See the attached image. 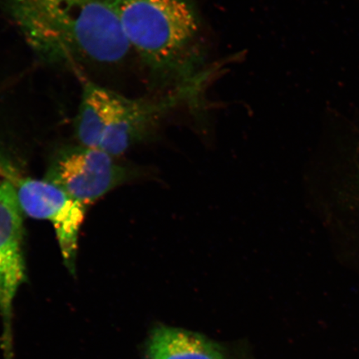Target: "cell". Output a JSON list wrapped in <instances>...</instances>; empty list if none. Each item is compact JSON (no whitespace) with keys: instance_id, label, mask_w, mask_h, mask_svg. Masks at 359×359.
I'll list each match as a JSON object with an SVG mask.
<instances>
[{"instance_id":"7a4b0ae2","label":"cell","mask_w":359,"mask_h":359,"mask_svg":"<svg viewBox=\"0 0 359 359\" xmlns=\"http://www.w3.org/2000/svg\"><path fill=\"white\" fill-rule=\"evenodd\" d=\"M152 83L199 105L209 74L201 22L190 0H106Z\"/></svg>"},{"instance_id":"8992f818","label":"cell","mask_w":359,"mask_h":359,"mask_svg":"<svg viewBox=\"0 0 359 359\" xmlns=\"http://www.w3.org/2000/svg\"><path fill=\"white\" fill-rule=\"evenodd\" d=\"M22 213L15 185L0 182V309L6 316L26 279Z\"/></svg>"},{"instance_id":"277c9868","label":"cell","mask_w":359,"mask_h":359,"mask_svg":"<svg viewBox=\"0 0 359 359\" xmlns=\"http://www.w3.org/2000/svg\"><path fill=\"white\" fill-rule=\"evenodd\" d=\"M18 199L29 217L46 219L55 227L66 267L76 272L79 236L86 215V206L79 203L47 180L15 178Z\"/></svg>"},{"instance_id":"3957f363","label":"cell","mask_w":359,"mask_h":359,"mask_svg":"<svg viewBox=\"0 0 359 359\" xmlns=\"http://www.w3.org/2000/svg\"><path fill=\"white\" fill-rule=\"evenodd\" d=\"M114 158L100 148L80 144L67 147L57 154L45 180L87 208L120 184L141 174L122 167Z\"/></svg>"},{"instance_id":"5b68a950","label":"cell","mask_w":359,"mask_h":359,"mask_svg":"<svg viewBox=\"0 0 359 359\" xmlns=\"http://www.w3.org/2000/svg\"><path fill=\"white\" fill-rule=\"evenodd\" d=\"M183 101L191 102L183 93H172L160 100L122 96L98 148L114 157L123 155L151 137L161 118Z\"/></svg>"},{"instance_id":"ba28073f","label":"cell","mask_w":359,"mask_h":359,"mask_svg":"<svg viewBox=\"0 0 359 359\" xmlns=\"http://www.w3.org/2000/svg\"><path fill=\"white\" fill-rule=\"evenodd\" d=\"M147 354L149 359H224L217 345L204 336L165 326L152 333Z\"/></svg>"},{"instance_id":"52a82bcc","label":"cell","mask_w":359,"mask_h":359,"mask_svg":"<svg viewBox=\"0 0 359 359\" xmlns=\"http://www.w3.org/2000/svg\"><path fill=\"white\" fill-rule=\"evenodd\" d=\"M122 96L93 82L84 83L74 122L80 145L98 148Z\"/></svg>"},{"instance_id":"6da1fadb","label":"cell","mask_w":359,"mask_h":359,"mask_svg":"<svg viewBox=\"0 0 359 359\" xmlns=\"http://www.w3.org/2000/svg\"><path fill=\"white\" fill-rule=\"evenodd\" d=\"M35 56L56 67L118 64L131 47L106 0H1Z\"/></svg>"}]
</instances>
